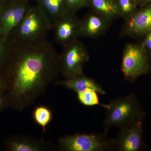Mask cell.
Masks as SVG:
<instances>
[{"instance_id": "cell-1", "label": "cell", "mask_w": 151, "mask_h": 151, "mask_svg": "<svg viewBox=\"0 0 151 151\" xmlns=\"http://www.w3.org/2000/svg\"><path fill=\"white\" fill-rule=\"evenodd\" d=\"M0 73L8 106L22 112L44 94L60 74L59 54L48 41L27 42L9 37Z\"/></svg>"}, {"instance_id": "cell-2", "label": "cell", "mask_w": 151, "mask_h": 151, "mask_svg": "<svg viewBox=\"0 0 151 151\" xmlns=\"http://www.w3.org/2000/svg\"><path fill=\"white\" fill-rule=\"evenodd\" d=\"M52 27L51 20L39 6H30L9 37L18 41L38 42L46 40Z\"/></svg>"}, {"instance_id": "cell-3", "label": "cell", "mask_w": 151, "mask_h": 151, "mask_svg": "<svg viewBox=\"0 0 151 151\" xmlns=\"http://www.w3.org/2000/svg\"><path fill=\"white\" fill-rule=\"evenodd\" d=\"M104 122L105 132L112 127L121 128L146 116L139 99L133 92L108 104Z\"/></svg>"}, {"instance_id": "cell-4", "label": "cell", "mask_w": 151, "mask_h": 151, "mask_svg": "<svg viewBox=\"0 0 151 151\" xmlns=\"http://www.w3.org/2000/svg\"><path fill=\"white\" fill-rule=\"evenodd\" d=\"M121 69L124 79L131 83L151 72V57L140 42L125 45L122 53Z\"/></svg>"}, {"instance_id": "cell-5", "label": "cell", "mask_w": 151, "mask_h": 151, "mask_svg": "<svg viewBox=\"0 0 151 151\" xmlns=\"http://www.w3.org/2000/svg\"><path fill=\"white\" fill-rule=\"evenodd\" d=\"M63 47L59 55L60 73L66 79L84 74L83 67L89 60L85 45L78 39Z\"/></svg>"}, {"instance_id": "cell-6", "label": "cell", "mask_w": 151, "mask_h": 151, "mask_svg": "<svg viewBox=\"0 0 151 151\" xmlns=\"http://www.w3.org/2000/svg\"><path fill=\"white\" fill-rule=\"evenodd\" d=\"M112 139L104 132L78 133L60 138L58 145L64 151H105L112 150Z\"/></svg>"}, {"instance_id": "cell-7", "label": "cell", "mask_w": 151, "mask_h": 151, "mask_svg": "<svg viewBox=\"0 0 151 151\" xmlns=\"http://www.w3.org/2000/svg\"><path fill=\"white\" fill-rule=\"evenodd\" d=\"M145 117L136 120L121 129L112 139V150L118 151H140L144 150L143 128Z\"/></svg>"}, {"instance_id": "cell-8", "label": "cell", "mask_w": 151, "mask_h": 151, "mask_svg": "<svg viewBox=\"0 0 151 151\" xmlns=\"http://www.w3.org/2000/svg\"><path fill=\"white\" fill-rule=\"evenodd\" d=\"M0 4V35L9 37L30 5L29 0H4Z\"/></svg>"}, {"instance_id": "cell-9", "label": "cell", "mask_w": 151, "mask_h": 151, "mask_svg": "<svg viewBox=\"0 0 151 151\" xmlns=\"http://www.w3.org/2000/svg\"><path fill=\"white\" fill-rule=\"evenodd\" d=\"M124 22L119 34L121 37H142L151 31V3L138 7L134 14Z\"/></svg>"}, {"instance_id": "cell-10", "label": "cell", "mask_w": 151, "mask_h": 151, "mask_svg": "<svg viewBox=\"0 0 151 151\" xmlns=\"http://www.w3.org/2000/svg\"><path fill=\"white\" fill-rule=\"evenodd\" d=\"M80 21L76 13H66L53 24L55 41L64 46L81 36Z\"/></svg>"}, {"instance_id": "cell-11", "label": "cell", "mask_w": 151, "mask_h": 151, "mask_svg": "<svg viewBox=\"0 0 151 151\" xmlns=\"http://www.w3.org/2000/svg\"><path fill=\"white\" fill-rule=\"evenodd\" d=\"M111 20L99 13L91 10L80 21V34L84 37L94 38L108 31Z\"/></svg>"}, {"instance_id": "cell-12", "label": "cell", "mask_w": 151, "mask_h": 151, "mask_svg": "<svg viewBox=\"0 0 151 151\" xmlns=\"http://www.w3.org/2000/svg\"><path fill=\"white\" fill-rule=\"evenodd\" d=\"M50 145L43 140L27 137L14 136L6 142V148L10 151H42L50 149Z\"/></svg>"}, {"instance_id": "cell-13", "label": "cell", "mask_w": 151, "mask_h": 151, "mask_svg": "<svg viewBox=\"0 0 151 151\" xmlns=\"http://www.w3.org/2000/svg\"><path fill=\"white\" fill-rule=\"evenodd\" d=\"M55 84L73 90L76 93L88 89H94L102 95H104L106 93L102 86L97 81L93 78L87 77L84 74L74 78L55 81Z\"/></svg>"}, {"instance_id": "cell-14", "label": "cell", "mask_w": 151, "mask_h": 151, "mask_svg": "<svg viewBox=\"0 0 151 151\" xmlns=\"http://www.w3.org/2000/svg\"><path fill=\"white\" fill-rule=\"evenodd\" d=\"M37 5L54 23L60 17L68 12L65 0H36Z\"/></svg>"}, {"instance_id": "cell-15", "label": "cell", "mask_w": 151, "mask_h": 151, "mask_svg": "<svg viewBox=\"0 0 151 151\" xmlns=\"http://www.w3.org/2000/svg\"><path fill=\"white\" fill-rule=\"evenodd\" d=\"M111 21L119 17L115 0H88V6Z\"/></svg>"}, {"instance_id": "cell-16", "label": "cell", "mask_w": 151, "mask_h": 151, "mask_svg": "<svg viewBox=\"0 0 151 151\" xmlns=\"http://www.w3.org/2000/svg\"><path fill=\"white\" fill-rule=\"evenodd\" d=\"M76 94L78 101L84 106L93 107L100 105L106 109L108 107V104L105 105L100 103L98 95L99 94L94 89H85L84 91L77 92Z\"/></svg>"}, {"instance_id": "cell-17", "label": "cell", "mask_w": 151, "mask_h": 151, "mask_svg": "<svg viewBox=\"0 0 151 151\" xmlns=\"http://www.w3.org/2000/svg\"><path fill=\"white\" fill-rule=\"evenodd\" d=\"M115 4L119 17L124 21L131 17L139 7L135 0H115Z\"/></svg>"}, {"instance_id": "cell-18", "label": "cell", "mask_w": 151, "mask_h": 151, "mask_svg": "<svg viewBox=\"0 0 151 151\" xmlns=\"http://www.w3.org/2000/svg\"><path fill=\"white\" fill-rule=\"evenodd\" d=\"M33 118L35 122L42 127L43 132L51 122L52 114L51 110L45 106H39L36 107L33 112Z\"/></svg>"}, {"instance_id": "cell-19", "label": "cell", "mask_w": 151, "mask_h": 151, "mask_svg": "<svg viewBox=\"0 0 151 151\" xmlns=\"http://www.w3.org/2000/svg\"><path fill=\"white\" fill-rule=\"evenodd\" d=\"M68 12L76 13L81 9L88 6V0H65Z\"/></svg>"}, {"instance_id": "cell-20", "label": "cell", "mask_w": 151, "mask_h": 151, "mask_svg": "<svg viewBox=\"0 0 151 151\" xmlns=\"http://www.w3.org/2000/svg\"><path fill=\"white\" fill-rule=\"evenodd\" d=\"M9 44V37L0 35V68L5 59L8 49Z\"/></svg>"}, {"instance_id": "cell-21", "label": "cell", "mask_w": 151, "mask_h": 151, "mask_svg": "<svg viewBox=\"0 0 151 151\" xmlns=\"http://www.w3.org/2000/svg\"><path fill=\"white\" fill-rule=\"evenodd\" d=\"M142 38V40L140 42L151 57V31L147 33Z\"/></svg>"}, {"instance_id": "cell-22", "label": "cell", "mask_w": 151, "mask_h": 151, "mask_svg": "<svg viewBox=\"0 0 151 151\" xmlns=\"http://www.w3.org/2000/svg\"><path fill=\"white\" fill-rule=\"evenodd\" d=\"M7 106V101L5 93L4 91H0V112Z\"/></svg>"}, {"instance_id": "cell-23", "label": "cell", "mask_w": 151, "mask_h": 151, "mask_svg": "<svg viewBox=\"0 0 151 151\" xmlns=\"http://www.w3.org/2000/svg\"><path fill=\"white\" fill-rule=\"evenodd\" d=\"M6 85L1 74L0 73V91L5 92Z\"/></svg>"}, {"instance_id": "cell-24", "label": "cell", "mask_w": 151, "mask_h": 151, "mask_svg": "<svg viewBox=\"0 0 151 151\" xmlns=\"http://www.w3.org/2000/svg\"><path fill=\"white\" fill-rule=\"evenodd\" d=\"M135 1L139 6L151 3V0H135Z\"/></svg>"}, {"instance_id": "cell-25", "label": "cell", "mask_w": 151, "mask_h": 151, "mask_svg": "<svg viewBox=\"0 0 151 151\" xmlns=\"http://www.w3.org/2000/svg\"><path fill=\"white\" fill-rule=\"evenodd\" d=\"M4 1V0H0V3Z\"/></svg>"}, {"instance_id": "cell-26", "label": "cell", "mask_w": 151, "mask_h": 151, "mask_svg": "<svg viewBox=\"0 0 151 151\" xmlns=\"http://www.w3.org/2000/svg\"><path fill=\"white\" fill-rule=\"evenodd\" d=\"M0 8H1V4H0Z\"/></svg>"}, {"instance_id": "cell-27", "label": "cell", "mask_w": 151, "mask_h": 151, "mask_svg": "<svg viewBox=\"0 0 151 151\" xmlns=\"http://www.w3.org/2000/svg\"></svg>"}]
</instances>
